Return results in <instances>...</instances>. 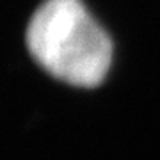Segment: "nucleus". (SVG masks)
<instances>
[{"instance_id": "f257e3e1", "label": "nucleus", "mask_w": 160, "mask_h": 160, "mask_svg": "<svg viewBox=\"0 0 160 160\" xmlns=\"http://www.w3.org/2000/svg\"><path fill=\"white\" fill-rule=\"evenodd\" d=\"M32 57L55 78L96 87L112 62V41L80 0H46L27 29Z\"/></svg>"}]
</instances>
